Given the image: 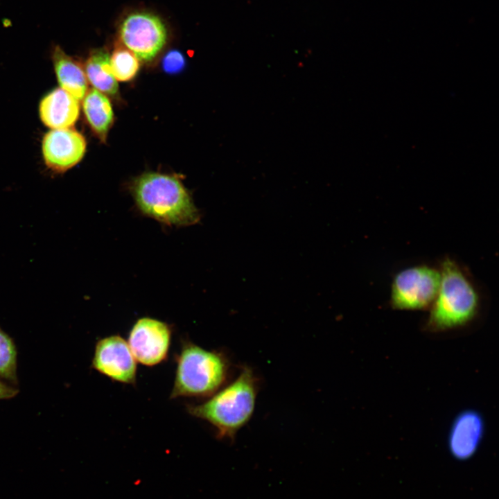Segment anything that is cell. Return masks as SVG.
<instances>
[{"label":"cell","instance_id":"6da1fadb","mask_svg":"<svg viewBox=\"0 0 499 499\" xmlns=\"http://www.w3.org/2000/svg\"><path fill=\"white\" fill-rule=\"evenodd\" d=\"M440 283L424 324L428 332L464 327L478 315L482 297L474 279L459 261L445 256L438 264Z\"/></svg>","mask_w":499,"mask_h":499},{"label":"cell","instance_id":"7a4b0ae2","mask_svg":"<svg viewBox=\"0 0 499 499\" xmlns=\"http://www.w3.org/2000/svg\"><path fill=\"white\" fill-rule=\"evenodd\" d=\"M130 190L139 211L161 223L186 227L200 220L191 195L176 176L144 173L133 180Z\"/></svg>","mask_w":499,"mask_h":499},{"label":"cell","instance_id":"3957f363","mask_svg":"<svg viewBox=\"0 0 499 499\" xmlns=\"http://www.w3.org/2000/svg\"><path fill=\"white\" fill-rule=\"evenodd\" d=\"M256 394L255 376L250 368L244 367L232 383L205 402L188 405L187 410L216 428L218 438L232 439L252 417Z\"/></svg>","mask_w":499,"mask_h":499},{"label":"cell","instance_id":"277c9868","mask_svg":"<svg viewBox=\"0 0 499 499\" xmlns=\"http://www.w3.org/2000/svg\"><path fill=\"white\" fill-rule=\"evenodd\" d=\"M176 361L171 399L211 396L227 378L229 365L224 355L190 342L182 344Z\"/></svg>","mask_w":499,"mask_h":499},{"label":"cell","instance_id":"5b68a950","mask_svg":"<svg viewBox=\"0 0 499 499\" xmlns=\"http://www.w3.org/2000/svg\"><path fill=\"white\" fill-rule=\"evenodd\" d=\"M439 283L438 265L421 263L405 267L392 277L389 305L399 310L429 309L436 297Z\"/></svg>","mask_w":499,"mask_h":499},{"label":"cell","instance_id":"8992f818","mask_svg":"<svg viewBox=\"0 0 499 499\" xmlns=\"http://www.w3.org/2000/svg\"><path fill=\"white\" fill-rule=\"evenodd\" d=\"M121 44L141 61L153 60L164 47L167 30L156 15L138 11L128 14L119 29Z\"/></svg>","mask_w":499,"mask_h":499},{"label":"cell","instance_id":"52a82bcc","mask_svg":"<svg viewBox=\"0 0 499 499\" xmlns=\"http://www.w3.org/2000/svg\"><path fill=\"white\" fill-rule=\"evenodd\" d=\"M171 340L168 324L151 317H141L132 326L128 344L137 361L154 366L165 360Z\"/></svg>","mask_w":499,"mask_h":499},{"label":"cell","instance_id":"ba28073f","mask_svg":"<svg viewBox=\"0 0 499 499\" xmlns=\"http://www.w3.org/2000/svg\"><path fill=\"white\" fill-rule=\"evenodd\" d=\"M92 367L112 380L134 384L137 360L130 347L119 335L102 338L96 343Z\"/></svg>","mask_w":499,"mask_h":499},{"label":"cell","instance_id":"9c48e42d","mask_svg":"<svg viewBox=\"0 0 499 499\" xmlns=\"http://www.w3.org/2000/svg\"><path fill=\"white\" fill-rule=\"evenodd\" d=\"M42 150L46 166L53 172L63 173L82 159L86 150V141L74 129H55L44 137Z\"/></svg>","mask_w":499,"mask_h":499},{"label":"cell","instance_id":"30bf717a","mask_svg":"<svg viewBox=\"0 0 499 499\" xmlns=\"http://www.w3.org/2000/svg\"><path fill=\"white\" fill-rule=\"evenodd\" d=\"M482 415L473 410H464L455 418L449 431L448 447L458 459H466L477 450L483 437Z\"/></svg>","mask_w":499,"mask_h":499},{"label":"cell","instance_id":"8fae6325","mask_svg":"<svg viewBox=\"0 0 499 499\" xmlns=\"http://www.w3.org/2000/svg\"><path fill=\"white\" fill-rule=\"evenodd\" d=\"M39 112L42 123L52 130L70 128L78 119L79 102L60 87L42 99Z\"/></svg>","mask_w":499,"mask_h":499},{"label":"cell","instance_id":"7c38bea8","mask_svg":"<svg viewBox=\"0 0 499 499\" xmlns=\"http://www.w3.org/2000/svg\"><path fill=\"white\" fill-rule=\"evenodd\" d=\"M52 61L60 88L77 100H82L88 91L84 67L59 46L52 51Z\"/></svg>","mask_w":499,"mask_h":499},{"label":"cell","instance_id":"4fadbf2b","mask_svg":"<svg viewBox=\"0 0 499 499\" xmlns=\"http://www.w3.org/2000/svg\"><path fill=\"white\" fill-rule=\"evenodd\" d=\"M82 100L87 122L98 138L105 141L114 122L113 109L107 96L92 88Z\"/></svg>","mask_w":499,"mask_h":499},{"label":"cell","instance_id":"5bb4252c","mask_svg":"<svg viewBox=\"0 0 499 499\" xmlns=\"http://www.w3.org/2000/svg\"><path fill=\"white\" fill-rule=\"evenodd\" d=\"M87 81L94 89L106 96H116L119 91L110 64V55L105 49H95L87 58L85 67Z\"/></svg>","mask_w":499,"mask_h":499},{"label":"cell","instance_id":"9a60e30c","mask_svg":"<svg viewBox=\"0 0 499 499\" xmlns=\"http://www.w3.org/2000/svg\"><path fill=\"white\" fill-rule=\"evenodd\" d=\"M112 73L117 81L126 82L137 75L139 60L122 44L117 46L110 55Z\"/></svg>","mask_w":499,"mask_h":499},{"label":"cell","instance_id":"2e32d148","mask_svg":"<svg viewBox=\"0 0 499 499\" xmlns=\"http://www.w3.org/2000/svg\"><path fill=\"white\" fill-rule=\"evenodd\" d=\"M0 378L17 382V349L12 339L0 329Z\"/></svg>","mask_w":499,"mask_h":499},{"label":"cell","instance_id":"e0dca14e","mask_svg":"<svg viewBox=\"0 0 499 499\" xmlns=\"http://www.w3.org/2000/svg\"><path fill=\"white\" fill-rule=\"evenodd\" d=\"M185 60L183 55L177 51H170L162 60L163 69L169 73L180 72L184 67Z\"/></svg>","mask_w":499,"mask_h":499},{"label":"cell","instance_id":"ac0fdd59","mask_svg":"<svg viewBox=\"0 0 499 499\" xmlns=\"http://www.w3.org/2000/svg\"><path fill=\"white\" fill-rule=\"evenodd\" d=\"M17 393L18 390L15 387L0 380V400L11 399Z\"/></svg>","mask_w":499,"mask_h":499}]
</instances>
